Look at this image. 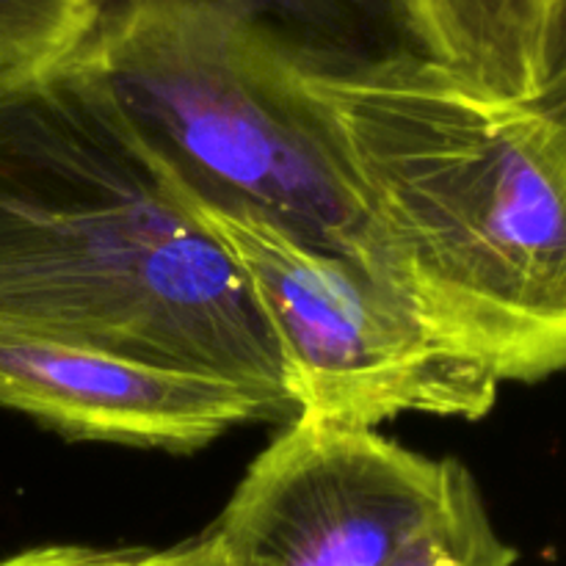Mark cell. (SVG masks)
<instances>
[{
    "instance_id": "5b68a950",
    "label": "cell",
    "mask_w": 566,
    "mask_h": 566,
    "mask_svg": "<svg viewBox=\"0 0 566 566\" xmlns=\"http://www.w3.org/2000/svg\"><path fill=\"white\" fill-rule=\"evenodd\" d=\"M446 459L293 418L210 525L224 566H385L426 523Z\"/></svg>"
},
{
    "instance_id": "277c9868",
    "label": "cell",
    "mask_w": 566,
    "mask_h": 566,
    "mask_svg": "<svg viewBox=\"0 0 566 566\" xmlns=\"http://www.w3.org/2000/svg\"><path fill=\"white\" fill-rule=\"evenodd\" d=\"M197 210L247 276L296 418L376 429L409 412L479 420L495 407L501 381L448 343L392 274L247 213Z\"/></svg>"
},
{
    "instance_id": "8992f818",
    "label": "cell",
    "mask_w": 566,
    "mask_h": 566,
    "mask_svg": "<svg viewBox=\"0 0 566 566\" xmlns=\"http://www.w3.org/2000/svg\"><path fill=\"white\" fill-rule=\"evenodd\" d=\"M0 407L70 437L197 451L235 426L276 420L247 387L94 348L0 337Z\"/></svg>"
},
{
    "instance_id": "7c38bea8",
    "label": "cell",
    "mask_w": 566,
    "mask_h": 566,
    "mask_svg": "<svg viewBox=\"0 0 566 566\" xmlns=\"http://www.w3.org/2000/svg\"><path fill=\"white\" fill-rule=\"evenodd\" d=\"M534 105L566 127V48L564 53L558 55L556 66H553V75L551 81H547L545 92L539 94V99H536Z\"/></svg>"
},
{
    "instance_id": "6da1fadb",
    "label": "cell",
    "mask_w": 566,
    "mask_h": 566,
    "mask_svg": "<svg viewBox=\"0 0 566 566\" xmlns=\"http://www.w3.org/2000/svg\"><path fill=\"white\" fill-rule=\"evenodd\" d=\"M0 337L213 376L296 418L243 271L70 50L0 70Z\"/></svg>"
},
{
    "instance_id": "ba28073f",
    "label": "cell",
    "mask_w": 566,
    "mask_h": 566,
    "mask_svg": "<svg viewBox=\"0 0 566 566\" xmlns=\"http://www.w3.org/2000/svg\"><path fill=\"white\" fill-rule=\"evenodd\" d=\"M208 3L269 33L310 72H343L390 55L415 53L392 0H208Z\"/></svg>"
},
{
    "instance_id": "3957f363",
    "label": "cell",
    "mask_w": 566,
    "mask_h": 566,
    "mask_svg": "<svg viewBox=\"0 0 566 566\" xmlns=\"http://www.w3.org/2000/svg\"><path fill=\"white\" fill-rule=\"evenodd\" d=\"M70 53L197 208L392 274L340 130L269 33L208 0H99Z\"/></svg>"
},
{
    "instance_id": "30bf717a",
    "label": "cell",
    "mask_w": 566,
    "mask_h": 566,
    "mask_svg": "<svg viewBox=\"0 0 566 566\" xmlns=\"http://www.w3.org/2000/svg\"><path fill=\"white\" fill-rule=\"evenodd\" d=\"M99 0H0V70L66 53Z\"/></svg>"
},
{
    "instance_id": "8fae6325",
    "label": "cell",
    "mask_w": 566,
    "mask_h": 566,
    "mask_svg": "<svg viewBox=\"0 0 566 566\" xmlns=\"http://www.w3.org/2000/svg\"><path fill=\"white\" fill-rule=\"evenodd\" d=\"M0 566H224L210 528L171 547L42 545L0 558Z\"/></svg>"
},
{
    "instance_id": "9c48e42d",
    "label": "cell",
    "mask_w": 566,
    "mask_h": 566,
    "mask_svg": "<svg viewBox=\"0 0 566 566\" xmlns=\"http://www.w3.org/2000/svg\"><path fill=\"white\" fill-rule=\"evenodd\" d=\"M517 551L497 534L473 473L446 459L442 492L426 523L385 566H514Z\"/></svg>"
},
{
    "instance_id": "52a82bcc",
    "label": "cell",
    "mask_w": 566,
    "mask_h": 566,
    "mask_svg": "<svg viewBox=\"0 0 566 566\" xmlns=\"http://www.w3.org/2000/svg\"><path fill=\"white\" fill-rule=\"evenodd\" d=\"M412 50L481 97L536 103L566 48V0H392Z\"/></svg>"
},
{
    "instance_id": "7a4b0ae2",
    "label": "cell",
    "mask_w": 566,
    "mask_h": 566,
    "mask_svg": "<svg viewBox=\"0 0 566 566\" xmlns=\"http://www.w3.org/2000/svg\"><path fill=\"white\" fill-rule=\"evenodd\" d=\"M392 274L506 381L566 370V127L415 53L310 72Z\"/></svg>"
}]
</instances>
